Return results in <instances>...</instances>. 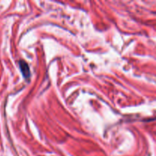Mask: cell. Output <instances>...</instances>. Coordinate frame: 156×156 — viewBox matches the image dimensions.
<instances>
[{
  "label": "cell",
  "instance_id": "obj_1",
  "mask_svg": "<svg viewBox=\"0 0 156 156\" xmlns=\"http://www.w3.org/2000/svg\"><path fill=\"white\" fill-rule=\"evenodd\" d=\"M19 66L23 76L25 78L30 77V69H29L28 65L24 61H20Z\"/></svg>",
  "mask_w": 156,
  "mask_h": 156
}]
</instances>
